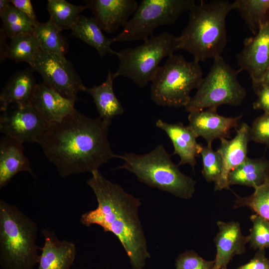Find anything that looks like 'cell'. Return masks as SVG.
<instances>
[{"label": "cell", "instance_id": "6da1fadb", "mask_svg": "<svg viewBox=\"0 0 269 269\" xmlns=\"http://www.w3.org/2000/svg\"><path fill=\"white\" fill-rule=\"evenodd\" d=\"M110 125L74 109L59 123L51 124L37 143L63 177L98 170L118 158L108 140Z\"/></svg>", "mask_w": 269, "mask_h": 269}, {"label": "cell", "instance_id": "7a4b0ae2", "mask_svg": "<svg viewBox=\"0 0 269 269\" xmlns=\"http://www.w3.org/2000/svg\"><path fill=\"white\" fill-rule=\"evenodd\" d=\"M91 174L87 184L98 206L82 215L81 223L87 227L97 225L104 232L112 233L124 247L132 269H144L150 255L138 213L139 199L105 178L99 170Z\"/></svg>", "mask_w": 269, "mask_h": 269}, {"label": "cell", "instance_id": "3957f363", "mask_svg": "<svg viewBox=\"0 0 269 269\" xmlns=\"http://www.w3.org/2000/svg\"><path fill=\"white\" fill-rule=\"evenodd\" d=\"M233 9L226 0H200L189 11V22L178 36L179 49L199 62L221 56L227 44L226 19Z\"/></svg>", "mask_w": 269, "mask_h": 269}, {"label": "cell", "instance_id": "277c9868", "mask_svg": "<svg viewBox=\"0 0 269 269\" xmlns=\"http://www.w3.org/2000/svg\"><path fill=\"white\" fill-rule=\"evenodd\" d=\"M36 223L16 206L0 200V266L2 269H33L40 255Z\"/></svg>", "mask_w": 269, "mask_h": 269}, {"label": "cell", "instance_id": "5b68a950", "mask_svg": "<svg viewBox=\"0 0 269 269\" xmlns=\"http://www.w3.org/2000/svg\"><path fill=\"white\" fill-rule=\"evenodd\" d=\"M124 164L116 169H126L149 186L189 199L195 191V181L183 174L171 159L162 144L144 154L126 153L118 155Z\"/></svg>", "mask_w": 269, "mask_h": 269}, {"label": "cell", "instance_id": "8992f818", "mask_svg": "<svg viewBox=\"0 0 269 269\" xmlns=\"http://www.w3.org/2000/svg\"><path fill=\"white\" fill-rule=\"evenodd\" d=\"M203 79L198 62L173 54L159 67L151 81L150 98L159 106L185 107L191 97V92L199 87Z\"/></svg>", "mask_w": 269, "mask_h": 269}, {"label": "cell", "instance_id": "52a82bcc", "mask_svg": "<svg viewBox=\"0 0 269 269\" xmlns=\"http://www.w3.org/2000/svg\"><path fill=\"white\" fill-rule=\"evenodd\" d=\"M179 49L178 37L168 32L153 35L138 46L117 52L119 64L115 76L128 78L138 86L145 87L154 78L161 61Z\"/></svg>", "mask_w": 269, "mask_h": 269}, {"label": "cell", "instance_id": "ba28073f", "mask_svg": "<svg viewBox=\"0 0 269 269\" xmlns=\"http://www.w3.org/2000/svg\"><path fill=\"white\" fill-rule=\"evenodd\" d=\"M239 72L232 68L222 56L214 58L209 73L185 107V110L190 113L217 109L222 105L239 106L247 95L245 89L238 80Z\"/></svg>", "mask_w": 269, "mask_h": 269}, {"label": "cell", "instance_id": "9c48e42d", "mask_svg": "<svg viewBox=\"0 0 269 269\" xmlns=\"http://www.w3.org/2000/svg\"><path fill=\"white\" fill-rule=\"evenodd\" d=\"M195 3L194 0H142L122 31L112 38L113 43L145 41L157 27L173 24Z\"/></svg>", "mask_w": 269, "mask_h": 269}, {"label": "cell", "instance_id": "30bf717a", "mask_svg": "<svg viewBox=\"0 0 269 269\" xmlns=\"http://www.w3.org/2000/svg\"><path fill=\"white\" fill-rule=\"evenodd\" d=\"M31 69L41 75L44 83L69 99L77 100L78 93L84 91L86 87L66 57L41 50Z\"/></svg>", "mask_w": 269, "mask_h": 269}, {"label": "cell", "instance_id": "8fae6325", "mask_svg": "<svg viewBox=\"0 0 269 269\" xmlns=\"http://www.w3.org/2000/svg\"><path fill=\"white\" fill-rule=\"evenodd\" d=\"M0 112V132L22 144L37 142L51 125L31 104L11 105Z\"/></svg>", "mask_w": 269, "mask_h": 269}, {"label": "cell", "instance_id": "7c38bea8", "mask_svg": "<svg viewBox=\"0 0 269 269\" xmlns=\"http://www.w3.org/2000/svg\"><path fill=\"white\" fill-rule=\"evenodd\" d=\"M237 59L239 71L249 74L253 88L258 85L269 67V23L262 26L254 36L245 40Z\"/></svg>", "mask_w": 269, "mask_h": 269}, {"label": "cell", "instance_id": "4fadbf2b", "mask_svg": "<svg viewBox=\"0 0 269 269\" xmlns=\"http://www.w3.org/2000/svg\"><path fill=\"white\" fill-rule=\"evenodd\" d=\"M242 117H226L219 115L217 109H207L190 112L188 126L197 137H202L212 144L216 139L229 137L231 130L239 127Z\"/></svg>", "mask_w": 269, "mask_h": 269}, {"label": "cell", "instance_id": "5bb4252c", "mask_svg": "<svg viewBox=\"0 0 269 269\" xmlns=\"http://www.w3.org/2000/svg\"><path fill=\"white\" fill-rule=\"evenodd\" d=\"M220 140V146L217 150L222 156L223 168L219 179L214 183L215 191L230 189L229 173L248 157V145L251 140L250 127L243 123L236 129V134L233 138H222Z\"/></svg>", "mask_w": 269, "mask_h": 269}, {"label": "cell", "instance_id": "9a60e30c", "mask_svg": "<svg viewBox=\"0 0 269 269\" xmlns=\"http://www.w3.org/2000/svg\"><path fill=\"white\" fill-rule=\"evenodd\" d=\"M86 5L103 31L114 33L123 27L138 7L135 0H86Z\"/></svg>", "mask_w": 269, "mask_h": 269}, {"label": "cell", "instance_id": "2e32d148", "mask_svg": "<svg viewBox=\"0 0 269 269\" xmlns=\"http://www.w3.org/2000/svg\"><path fill=\"white\" fill-rule=\"evenodd\" d=\"M75 101L43 82L37 84L30 104L46 122L53 124L62 121L75 109Z\"/></svg>", "mask_w": 269, "mask_h": 269}, {"label": "cell", "instance_id": "e0dca14e", "mask_svg": "<svg viewBox=\"0 0 269 269\" xmlns=\"http://www.w3.org/2000/svg\"><path fill=\"white\" fill-rule=\"evenodd\" d=\"M217 225L219 231L214 239L217 253L212 269H227L234 256L245 252L248 238L242 235L238 222L219 221Z\"/></svg>", "mask_w": 269, "mask_h": 269}, {"label": "cell", "instance_id": "ac0fdd59", "mask_svg": "<svg viewBox=\"0 0 269 269\" xmlns=\"http://www.w3.org/2000/svg\"><path fill=\"white\" fill-rule=\"evenodd\" d=\"M44 239L39 257L38 269H70L76 255L74 243L59 240L54 231L44 228L41 230Z\"/></svg>", "mask_w": 269, "mask_h": 269}, {"label": "cell", "instance_id": "d6986e66", "mask_svg": "<svg viewBox=\"0 0 269 269\" xmlns=\"http://www.w3.org/2000/svg\"><path fill=\"white\" fill-rule=\"evenodd\" d=\"M156 126L165 132L173 144V154L180 157L178 166L188 164L193 170L196 164V157L200 154L202 145L197 141V136L188 126L182 123H168L158 120Z\"/></svg>", "mask_w": 269, "mask_h": 269}, {"label": "cell", "instance_id": "ffe728a7", "mask_svg": "<svg viewBox=\"0 0 269 269\" xmlns=\"http://www.w3.org/2000/svg\"><path fill=\"white\" fill-rule=\"evenodd\" d=\"M23 144L4 135L0 141V189L15 174L26 171L34 176L29 159L24 154Z\"/></svg>", "mask_w": 269, "mask_h": 269}, {"label": "cell", "instance_id": "44dd1931", "mask_svg": "<svg viewBox=\"0 0 269 269\" xmlns=\"http://www.w3.org/2000/svg\"><path fill=\"white\" fill-rule=\"evenodd\" d=\"M31 69L16 71L9 78L0 94V111L10 106L30 104L37 86Z\"/></svg>", "mask_w": 269, "mask_h": 269}, {"label": "cell", "instance_id": "7402d4cb", "mask_svg": "<svg viewBox=\"0 0 269 269\" xmlns=\"http://www.w3.org/2000/svg\"><path fill=\"white\" fill-rule=\"evenodd\" d=\"M115 78L114 73L109 70L105 82L91 88L85 87L84 90L92 97L99 117L110 125L113 118L124 112L121 103L114 92L113 83Z\"/></svg>", "mask_w": 269, "mask_h": 269}, {"label": "cell", "instance_id": "603a6c76", "mask_svg": "<svg viewBox=\"0 0 269 269\" xmlns=\"http://www.w3.org/2000/svg\"><path fill=\"white\" fill-rule=\"evenodd\" d=\"M269 179V160L264 157H247L228 176V184L240 185L254 189Z\"/></svg>", "mask_w": 269, "mask_h": 269}, {"label": "cell", "instance_id": "cb8c5ba5", "mask_svg": "<svg viewBox=\"0 0 269 269\" xmlns=\"http://www.w3.org/2000/svg\"><path fill=\"white\" fill-rule=\"evenodd\" d=\"M71 30L72 36L94 48L101 57L107 54L117 55V52L111 47L113 43L112 38H108L104 35L102 29L93 17L80 15Z\"/></svg>", "mask_w": 269, "mask_h": 269}, {"label": "cell", "instance_id": "d4e9b609", "mask_svg": "<svg viewBox=\"0 0 269 269\" xmlns=\"http://www.w3.org/2000/svg\"><path fill=\"white\" fill-rule=\"evenodd\" d=\"M232 4L254 35L269 23V0H236Z\"/></svg>", "mask_w": 269, "mask_h": 269}, {"label": "cell", "instance_id": "484cf974", "mask_svg": "<svg viewBox=\"0 0 269 269\" xmlns=\"http://www.w3.org/2000/svg\"><path fill=\"white\" fill-rule=\"evenodd\" d=\"M49 19L39 22L34 28L33 34L38 40L41 50L61 57H65L68 48L67 39Z\"/></svg>", "mask_w": 269, "mask_h": 269}, {"label": "cell", "instance_id": "4316f807", "mask_svg": "<svg viewBox=\"0 0 269 269\" xmlns=\"http://www.w3.org/2000/svg\"><path fill=\"white\" fill-rule=\"evenodd\" d=\"M46 8L50 19L60 31L71 29L80 13L88 8L85 5H74L65 0H48Z\"/></svg>", "mask_w": 269, "mask_h": 269}, {"label": "cell", "instance_id": "83f0119b", "mask_svg": "<svg viewBox=\"0 0 269 269\" xmlns=\"http://www.w3.org/2000/svg\"><path fill=\"white\" fill-rule=\"evenodd\" d=\"M7 58L16 62L27 63L31 67L41 50L40 44L33 33H21L11 39Z\"/></svg>", "mask_w": 269, "mask_h": 269}, {"label": "cell", "instance_id": "f1b7e54d", "mask_svg": "<svg viewBox=\"0 0 269 269\" xmlns=\"http://www.w3.org/2000/svg\"><path fill=\"white\" fill-rule=\"evenodd\" d=\"M0 17L2 23L1 29L7 38L11 39L21 33H33V22L11 3L0 14Z\"/></svg>", "mask_w": 269, "mask_h": 269}, {"label": "cell", "instance_id": "f546056e", "mask_svg": "<svg viewBox=\"0 0 269 269\" xmlns=\"http://www.w3.org/2000/svg\"><path fill=\"white\" fill-rule=\"evenodd\" d=\"M254 189L250 196H237L234 207H248L256 214L269 221V179Z\"/></svg>", "mask_w": 269, "mask_h": 269}, {"label": "cell", "instance_id": "4dcf8cb0", "mask_svg": "<svg viewBox=\"0 0 269 269\" xmlns=\"http://www.w3.org/2000/svg\"><path fill=\"white\" fill-rule=\"evenodd\" d=\"M200 154L202 160V173L208 182L215 183L220 178L223 168V160L220 153L213 149L212 144L202 146Z\"/></svg>", "mask_w": 269, "mask_h": 269}, {"label": "cell", "instance_id": "1f68e13d", "mask_svg": "<svg viewBox=\"0 0 269 269\" xmlns=\"http://www.w3.org/2000/svg\"><path fill=\"white\" fill-rule=\"evenodd\" d=\"M250 220L253 226L247 236L250 247L258 250L269 248V221L256 214Z\"/></svg>", "mask_w": 269, "mask_h": 269}, {"label": "cell", "instance_id": "d6a6232c", "mask_svg": "<svg viewBox=\"0 0 269 269\" xmlns=\"http://www.w3.org/2000/svg\"><path fill=\"white\" fill-rule=\"evenodd\" d=\"M214 264V261H206L192 251L180 254L175 263L177 269H212Z\"/></svg>", "mask_w": 269, "mask_h": 269}, {"label": "cell", "instance_id": "836d02e7", "mask_svg": "<svg viewBox=\"0 0 269 269\" xmlns=\"http://www.w3.org/2000/svg\"><path fill=\"white\" fill-rule=\"evenodd\" d=\"M250 137L269 148V113H264L254 121L250 127Z\"/></svg>", "mask_w": 269, "mask_h": 269}, {"label": "cell", "instance_id": "e575fe53", "mask_svg": "<svg viewBox=\"0 0 269 269\" xmlns=\"http://www.w3.org/2000/svg\"><path fill=\"white\" fill-rule=\"evenodd\" d=\"M253 89L257 96V100L253 104V109L269 113V86L260 85Z\"/></svg>", "mask_w": 269, "mask_h": 269}, {"label": "cell", "instance_id": "d590c367", "mask_svg": "<svg viewBox=\"0 0 269 269\" xmlns=\"http://www.w3.org/2000/svg\"><path fill=\"white\" fill-rule=\"evenodd\" d=\"M236 269H269V259L266 256L265 249L258 250L248 263Z\"/></svg>", "mask_w": 269, "mask_h": 269}, {"label": "cell", "instance_id": "8d00e7d4", "mask_svg": "<svg viewBox=\"0 0 269 269\" xmlns=\"http://www.w3.org/2000/svg\"><path fill=\"white\" fill-rule=\"evenodd\" d=\"M10 3L16 8L26 15L33 22L34 27L39 23L37 19L30 0H10Z\"/></svg>", "mask_w": 269, "mask_h": 269}, {"label": "cell", "instance_id": "74e56055", "mask_svg": "<svg viewBox=\"0 0 269 269\" xmlns=\"http://www.w3.org/2000/svg\"><path fill=\"white\" fill-rule=\"evenodd\" d=\"M4 32L0 28V61L2 63L7 58V54L9 45L6 42V38Z\"/></svg>", "mask_w": 269, "mask_h": 269}, {"label": "cell", "instance_id": "f35d334b", "mask_svg": "<svg viewBox=\"0 0 269 269\" xmlns=\"http://www.w3.org/2000/svg\"><path fill=\"white\" fill-rule=\"evenodd\" d=\"M260 85H265V86H269V67L268 68L266 73H265L260 83L257 86H256L255 87H253V88Z\"/></svg>", "mask_w": 269, "mask_h": 269}, {"label": "cell", "instance_id": "ab89813d", "mask_svg": "<svg viewBox=\"0 0 269 269\" xmlns=\"http://www.w3.org/2000/svg\"><path fill=\"white\" fill-rule=\"evenodd\" d=\"M10 3V0H0V14L4 11Z\"/></svg>", "mask_w": 269, "mask_h": 269}, {"label": "cell", "instance_id": "60d3db41", "mask_svg": "<svg viewBox=\"0 0 269 269\" xmlns=\"http://www.w3.org/2000/svg\"></svg>", "mask_w": 269, "mask_h": 269}]
</instances>
